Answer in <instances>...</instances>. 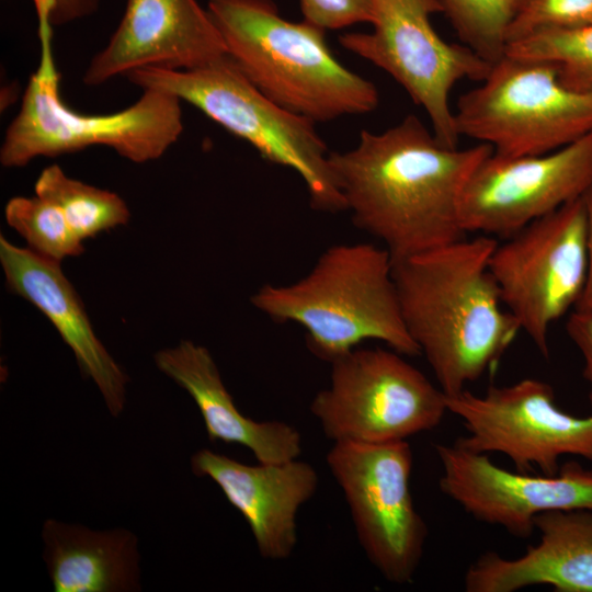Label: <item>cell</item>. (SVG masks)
<instances>
[{
  "label": "cell",
  "mask_w": 592,
  "mask_h": 592,
  "mask_svg": "<svg viewBox=\"0 0 592 592\" xmlns=\"http://www.w3.org/2000/svg\"><path fill=\"white\" fill-rule=\"evenodd\" d=\"M492 151L446 146L409 114L384 132L363 129L354 148L329 159L354 226L382 241L394 263L465 237L463 192Z\"/></svg>",
  "instance_id": "6da1fadb"
},
{
  "label": "cell",
  "mask_w": 592,
  "mask_h": 592,
  "mask_svg": "<svg viewBox=\"0 0 592 592\" xmlns=\"http://www.w3.org/2000/svg\"><path fill=\"white\" fill-rule=\"evenodd\" d=\"M494 237H465L392 263L401 314L446 396L496 369L521 331L489 262Z\"/></svg>",
  "instance_id": "7a4b0ae2"
},
{
  "label": "cell",
  "mask_w": 592,
  "mask_h": 592,
  "mask_svg": "<svg viewBox=\"0 0 592 592\" xmlns=\"http://www.w3.org/2000/svg\"><path fill=\"white\" fill-rule=\"evenodd\" d=\"M227 55L262 93L316 123L376 110V86L332 54L326 31L282 16L274 0H208Z\"/></svg>",
  "instance_id": "3957f363"
},
{
  "label": "cell",
  "mask_w": 592,
  "mask_h": 592,
  "mask_svg": "<svg viewBox=\"0 0 592 592\" xmlns=\"http://www.w3.org/2000/svg\"><path fill=\"white\" fill-rule=\"evenodd\" d=\"M251 304L276 323L299 325L309 351L328 363L368 340L421 354L403 321L391 257L373 243L331 246L305 276L261 286Z\"/></svg>",
  "instance_id": "277c9868"
},
{
  "label": "cell",
  "mask_w": 592,
  "mask_h": 592,
  "mask_svg": "<svg viewBox=\"0 0 592 592\" xmlns=\"http://www.w3.org/2000/svg\"><path fill=\"white\" fill-rule=\"evenodd\" d=\"M38 18L39 62L24 90L19 113L0 148L7 168L24 167L37 157H57L92 146H106L136 163L160 158L181 136V100L146 89L128 107L89 115L69 109L59 93L53 55L52 0H33Z\"/></svg>",
  "instance_id": "5b68a950"
},
{
  "label": "cell",
  "mask_w": 592,
  "mask_h": 592,
  "mask_svg": "<svg viewBox=\"0 0 592 592\" xmlns=\"http://www.w3.org/2000/svg\"><path fill=\"white\" fill-rule=\"evenodd\" d=\"M125 77L141 90L163 91L192 104L248 141L267 162L297 172L314 209L346 210L330 164L331 151L316 130V122L269 99L228 55L192 69L146 67Z\"/></svg>",
  "instance_id": "8992f818"
},
{
  "label": "cell",
  "mask_w": 592,
  "mask_h": 592,
  "mask_svg": "<svg viewBox=\"0 0 592 592\" xmlns=\"http://www.w3.org/2000/svg\"><path fill=\"white\" fill-rule=\"evenodd\" d=\"M454 112L459 136L497 155H542L592 133V90L565 86L548 64L504 56Z\"/></svg>",
  "instance_id": "52a82bcc"
},
{
  "label": "cell",
  "mask_w": 592,
  "mask_h": 592,
  "mask_svg": "<svg viewBox=\"0 0 592 592\" xmlns=\"http://www.w3.org/2000/svg\"><path fill=\"white\" fill-rule=\"evenodd\" d=\"M330 364V385L310 412L333 443L407 441L448 412L443 390L391 349L354 348Z\"/></svg>",
  "instance_id": "ba28073f"
},
{
  "label": "cell",
  "mask_w": 592,
  "mask_h": 592,
  "mask_svg": "<svg viewBox=\"0 0 592 592\" xmlns=\"http://www.w3.org/2000/svg\"><path fill=\"white\" fill-rule=\"evenodd\" d=\"M372 31L344 33L339 44L388 73L424 110L436 138L457 147L460 136L451 92L462 80L480 82L492 65L437 34L431 16L442 13L440 0H372Z\"/></svg>",
  "instance_id": "9c48e42d"
},
{
  "label": "cell",
  "mask_w": 592,
  "mask_h": 592,
  "mask_svg": "<svg viewBox=\"0 0 592 592\" xmlns=\"http://www.w3.org/2000/svg\"><path fill=\"white\" fill-rule=\"evenodd\" d=\"M584 196L534 220L497 244L489 267L506 309L548 357L550 326L583 292L588 267Z\"/></svg>",
  "instance_id": "30bf717a"
},
{
  "label": "cell",
  "mask_w": 592,
  "mask_h": 592,
  "mask_svg": "<svg viewBox=\"0 0 592 592\" xmlns=\"http://www.w3.org/2000/svg\"><path fill=\"white\" fill-rule=\"evenodd\" d=\"M326 459L371 563L385 580L410 583L423 555L428 526L410 490L413 455L408 441L334 442Z\"/></svg>",
  "instance_id": "8fae6325"
},
{
  "label": "cell",
  "mask_w": 592,
  "mask_h": 592,
  "mask_svg": "<svg viewBox=\"0 0 592 592\" xmlns=\"http://www.w3.org/2000/svg\"><path fill=\"white\" fill-rule=\"evenodd\" d=\"M446 405L467 431L458 445L479 454L501 453L519 471L556 474L566 455L592 463V414L561 410L553 387L543 380L490 386L483 395L465 389L446 396Z\"/></svg>",
  "instance_id": "7c38bea8"
},
{
  "label": "cell",
  "mask_w": 592,
  "mask_h": 592,
  "mask_svg": "<svg viewBox=\"0 0 592 592\" xmlns=\"http://www.w3.org/2000/svg\"><path fill=\"white\" fill-rule=\"evenodd\" d=\"M591 187L592 133L542 155L505 157L492 151L464 189L462 225L466 232L506 239Z\"/></svg>",
  "instance_id": "4fadbf2b"
},
{
  "label": "cell",
  "mask_w": 592,
  "mask_h": 592,
  "mask_svg": "<svg viewBox=\"0 0 592 592\" xmlns=\"http://www.w3.org/2000/svg\"><path fill=\"white\" fill-rule=\"evenodd\" d=\"M440 488L476 520L528 537L535 517L559 510H592V469L576 460L556 474L534 475L499 467L487 454L454 444H436Z\"/></svg>",
  "instance_id": "5bb4252c"
},
{
  "label": "cell",
  "mask_w": 592,
  "mask_h": 592,
  "mask_svg": "<svg viewBox=\"0 0 592 592\" xmlns=\"http://www.w3.org/2000/svg\"><path fill=\"white\" fill-rule=\"evenodd\" d=\"M224 55L223 37L197 0H125L118 26L82 81L96 87L146 67L192 69Z\"/></svg>",
  "instance_id": "9a60e30c"
},
{
  "label": "cell",
  "mask_w": 592,
  "mask_h": 592,
  "mask_svg": "<svg viewBox=\"0 0 592 592\" xmlns=\"http://www.w3.org/2000/svg\"><path fill=\"white\" fill-rule=\"evenodd\" d=\"M196 476L210 478L250 526L259 554L287 559L297 545V514L317 491L315 467L303 460L247 465L209 449L191 458Z\"/></svg>",
  "instance_id": "2e32d148"
},
{
  "label": "cell",
  "mask_w": 592,
  "mask_h": 592,
  "mask_svg": "<svg viewBox=\"0 0 592 592\" xmlns=\"http://www.w3.org/2000/svg\"><path fill=\"white\" fill-rule=\"evenodd\" d=\"M0 263L8 288L48 318L73 352L82 374L98 386L111 414L118 415L125 403L127 376L95 335L60 262L1 236Z\"/></svg>",
  "instance_id": "e0dca14e"
},
{
  "label": "cell",
  "mask_w": 592,
  "mask_h": 592,
  "mask_svg": "<svg viewBox=\"0 0 592 592\" xmlns=\"http://www.w3.org/2000/svg\"><path fill=\"white\" fill-rule=\"evenodd\" d=\"M539 537L523 555H480L466 570L467 592H514L545 584L557 592H592V510H559L535 517Z\"/></svg>",
  "instance_id": "ac0fdd59"
},
{
  "label": "cell",
  "mask_w": 592,
  "mask_h": 592,
  "mask_svg": "<svg viewBox=\"0 0 592 592\" xmlns=\"http://www.w3.org/2000/svg\"><path fill=\"white\" fill-rule=\"evenodd\" d=\"M155 362L193 398L209 441L240 444L263 464L296 459L301 454V436L297 429L283 421H255L237 409L205 346L181 341L174 348L159 351Z\"/></svg>",
  "instance_id": "d6986e66"
},
{
  "label": "cell",
  "mask_w": 592,
  "mask_h": 592,
  "mask_svg": "<svg viewBox=\"0 0 592 592\" xmlns=\"http://www.w3.org/2000/svg\"><path fill=\"white\" fill-rule=\"evenodd\" d=\"M45 560L56 592H116L138 588L136 537L125 530L95 532L48 520Z\"/></svg>",
  "instance_id": "ffe728a7"
},
{
  "label": "cell",
  "mask_w": 592,
  "mask_h": 592,
  "mask_svg": "<svg viewBox=\"0 0 592 592\" xmlns=\"http://www.w3.org/2000/svg\"><path fill=\"white\" fill-rule=\"evenodd\" d=\"M34 189L36 195L61 209L82 241L127 224L130 217L126 203L116 193L72 179L58 164L45 168Z\"/></svg>",
  "instance_id": "44dd1931"
},
{
  "label": "cell",
  "mask_w": 592,
  "mask_h": 592,
  "mask_svg": "<svg viewBox=\"0 0 592 592\" xmlns=\"http://www.w3.org/2000/svg\"><path fill=\"white\" fill-rule=\"evenodd\" d=\"M505 56L548 64L565 86L592 90V23L520 38L508 45Z\"/></svg>",
  "instance_id": "7402d4cb"
},
{
  "label": "cell",
  "mask_w": 592,
  "mask_h": 592,
  "mask_svg": "<svg viewBox=\"0 0 592 592\" xmlns=\"http://www.w3.org/2000/svg\"><path fill=\"white\" fill-rule=\"evenodd\" d=\"M521 0H440L458 38L493 65L505 56L508 36Z\"/></svg>",
  "instance_id": "603a6c76"
},
{
  "label": "cell",
  "mask_w": 592,
  "mask_h": 592,
  "mask_svg": "<svg viewBox=\"0 0 592 592\" xmlns=\"http://www.w3.org/2000/svg\"><path fill=\"white\" fill-rule=\"evenodd\" d=\"M8 225L22 236L34 252L61 261L84 251L61 209L52 201L38 196H15L4 208Z\"/></svg>",
  "instance_id": "cb8c5ba5"
},
{
  "label": "cell",
  "mask_w": 592,
  "mask_h": 592,
  "mask_svg": "<svg viewBox=\"0 0 592 592\" xmlns=\"http://www.w3.org/2000/svg\"><path fill=\"white\" fill-rule=\"evenodd\" d=\"M592 23V0H521L508 45L535 33Z\"/></svg>",
  "instance_id": "d4e9b609"
},
{
  "label": "cell",
  "mask_w": 592,
  "mask_h": 592,
  "mask_svg": "<svg viewBox=\"0 0 592 592\" xmlns=\"http://www.w3.org/2000/svg\"><path fill=\"white\" fill-rule=\"evenodd\" d=\"M303 20L325 31L373 21L372 0H299Z\"/></svg>",
  "instance_id": "484cf974"
},
{
  "label": "cell",
  "mask_w": 592,
  "mask_h": 592,
  "mask_svg": "<svg viewBox=\"0 0 592 592\" xmlns=\"http://www.w3.org/2000/svg\"><path fill=\"white\" fill-rule=\"evenodd\" d=\"M566 331L581 353L582 376L589 387L588 397L592 407V310L573 309L567 319Z\"/></svg>",
  "instance_id": "4316f807"
},
{
  "label": "cell",
  "mask_w": 592,
  "mask_h": 592,
  "mask_svg": "<svg viewBox=\"0 0 592 592\" xmlns=\"http://www.w3.org/2000/svg\"><path fill=\"white\" fill-rule=\"evenodd\" d=\"M50 21L53 25H65L94 14L102 0H53Z\"/></svg>",
  "instance_id": "83f0119b"
},
{
  "label": "cell",
  "mask_w": 592,
  "mask_h": 592,
  "mask_svg": "<svg viewBox=\"0 0 592 592\" xmlns=\"http://www.w3.org/2000/svg\"><path fill=\"white\" fill-rule=\"evenodd\" d=\"M588 219V267L587 278L580 299L573 309L592 310V187L584 195Z\"/></svg>",
  "instance_id": "f1b7e54d"
}]
</instances>
